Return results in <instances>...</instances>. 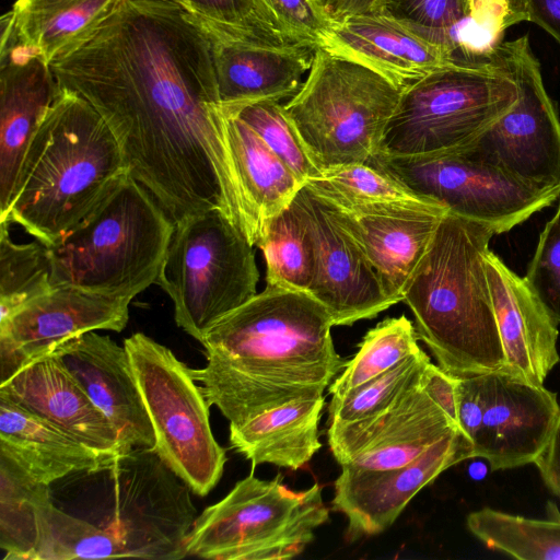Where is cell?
Masks as SVG:
<instances>
[{
    "label": "cell",
    "mask_w": 560,
    "mask_h": 560,
    "mask_svg": "<svg viewBox=\"0 0 560 560\" xmlns=\"http://www.w3.org/2000/svg\"><path fill=\"white\" fill-rule=\"evenodd\" d=\"M483 409L472 458L492 471L533 464L545 451L560 405L557 393L504 370L478 375Z\"/></svg>",
    "instance_id": "16"
},
{
    "label": "cell",
    "mask_w": 560,
    "mask_h": 560,
    "mask_svg": "<svg viewBox=\"0 0 560 560\" xmlns=\"http://www.w3.org/2000/svg\"><path fill=\"white\" fill-rule=\"evenodd\" d=\"M0 395L50 422L107 460L126 454L114 424L55 352L30 362L1 383Z\"/></svg>",
    "instance_id": "21"
},
{
    "label": "cell",
    "mask_w": 560,
    "mask_h": 560,
    "mask_svg": "<svg viewBox=\"0 0 560 560\" xmlns=\"http://www.w3.org/2000/svg\"><path fill=\"white\" fill-rule=\"evenodd\" d=\"M512 25L529 21L560 45V0H505Z\"/></svg>",
    "instance_id": "42"
},
{
    "label": "cell",
    "mask_w": 560,
    "mask_h": 560,
    "mask_svg": "<svg viewBox=\"0 0 560 560\" xmlns=\"http://www.w3.org/2000/svg\"><path fill=\"white\" fill-rule=\"evenodd\" d=\"M122 0H16L14 30L46 63L70 54L85 42Z\"/></svg>",
    "instance_id": "28"
},
{
    "label": "cell",
    "mask_w": 560,
    "mask_h": 560,
    "mask_svg": "<svg viewBox=\"0 0 560 560\" xmlns=\"http://www.w3.org/2000/svg\"><path fill=\"white\" fill-rule=\"evenodd\" d=\"M415 325L405 315L380 322L358 345L355 355L329 385L331 397H339L418 353Z\"/></svg>",
    "instance_id": "34"
},
{
    "label": "cell",
    "mask_w": 560,
    "mask_h": 560,
    "mask_svg": "<svg viewBox=\"0 0 560 560\" xmlns=\"http://www.w3.org/2000/svg\"><path fill=\"white\" fill-rule=\"evenodd\" d=\"M132 299L54 285L0 324V384L71 338L96 330L122 331Z\"/></svg>",
    "instance_id": "14"
},
{
    "label": "cell",
    "mask_w": 560,
    "mask_h": 560,
    "mask_svg": "<svg viewBox=\"0 0 560 560\" xmlns=\"http://www.w3.org/2000/svg\"><path fill=\"white\" fill-rule=\"evenodd\" d=\"M0 221L25 152L60 91L51 67L24 45L14 25L0 30Z\"/></svg>",
    "instance_id": "18"
},
{
    "label": "cell",
    "mask_w": 560,
    "mask_h": 560,
    "mask_svg": "<svg viewBox=\"0 0 560 560\" xmlns=\"http://www.w3.org/2000/svg\"><path fill=\"white\" fill-rule=\"evenodd\" d=\"M244 235L256 246L265 222L285 209L304 185L242 119L221 105Z\"/></svg>",
    "instance_id": "25"
},
{
    "label": "cell",
    "mask_w": 560,
    "mask_h": 560,
    "mask_svg": "<svg viewBox=\"0 0 560 560\" xmlns=\"http://www.w3.org/2000/svg\"><path fill=\"white\" fill-rule=\"evenodd\" d=\"M456 430V422L421 384L374 417L328 425L327 439L342 470L374 471L415 460Z\"/></svg>",
    "instance_id": "15"
},
{
    "label": "cell",
    "mask_w": 560,
    "mask_h": 560,
    "mask_svg": "<svg viewBox=\"0 0 560 560\" xmlns=\"http://www.w3.org/2000/svg\"><path fill=\"white\" fill-rule=\"evenodd\" d=\"M338 211L346 228L362 246L386 295L394 304L401 302L408 280L448 210L433 205L360 214Z\"/></svg>",
    "instance_id": "24"
},
{
    "label": "cell",
    "mask_w": 560,
    "mask_h": 560,
    "mask_svg": "<svg viewBox=\"0 0 560 560\" xmlns=\"http://www.w3.org/2000/svg\"><path fill=\"white\" fill-rule=\"evenodd\" d=\"M293 43L320 47L335 22L314 0H262Z\"/></svg>",
    "instance_id": "41"
},
{
    "label": "cell",
    "mask_w": 560,
    "mask_h": 560,
    "mask_svg": "<svg viewBox=\"0 0 560 560\" xmlns=\"http://www.w3.org/2000/svg\"><path fill=\"white\" fill-rule=\"evenodd\" d=\"M295 199L313 242L314 270L308 293L331 316L334 326L376 317L394 305L362 246L338 209L303 185Z\"/></svg>",
    "instance_id": "13"
},
{
    "label": "cell",
    "mask_w": 560,
    "mask_h": 560,
    "mask_svg": "<svg viewBox=\"0 0 560 560\" xmlns=\"http://www.w3.org/2000/svg\"><path fill=\"white\" fill-rule=\"evenodd\" d=\"M548 518H530L491 508L468 514L470 533L487 547L521 560L560 559V513L547 504Z\"/></svg>",
    "instance_id": "31"
},
{
    "label": "cell",
    "mask_w": 560,
    "mask_h": 560,
    "mask_svg": "<svg viewBox=\"0 0 560 560\" xmlns=\"http://www.w3.org/2000/svg\"><path fill=\"white\" fill-rule=\"evenodd\" d=\"M52 352L114 424L126 454L154 451L153 425L125 347L89 331Z\"/></svg>",
    "instance_id": "20"
},
{
    "label": "cell",
    "mask_w": 560,
    "mask_h": 560,
    "mask_svg": "<svg viewBox=\"0 0 560 560\" xmlns=\"http://www.w3.org/2000/svg\"><path fill=\"white\" fill-rule=\"evenodd\" d=\"M199 20L211 43L221 105L261 100L280 102L300 90L316 47L244 39Z\"/></svg>",
    "instance_id": "22"
},
{
    "label": "cell",
    "mask_w": 560,
    "mask_h": 560,
    "mask_svg": "<svg viewBox=\"0 0 560 560\" xmlns=\"http://www.w3.org/2000/svg\"><path fill=\"white\" fill-rule=\"evenodd\" d=\"M185 1L188 12L232 36L268 44H295L262 0Z\"/></svg>",
    "instance_id": "38"
},
{
    "label": "cell",
    "mask_w": 560,
    "mask_h": 560,
    "mask_svg": "<svg viewBox=\"0 0 560 560\" xmlns=\"http://www.w3.org/2000/svg\"><path fill=\"white\" fill-rule=\"evenodd\" d=\"M124 347L153 425L154 452L192 492L207 495L223 475L226 453L213 436L210 404L191 369L143 332L126 338Z\"/></svg>",
    "instance_id": "10"
},
{
    "label": "cell",
    "mask_w": 560,
    "mask_h": 560,
    "mask_svg": "<svg viewBox=\"0 0 560 560\" xmlns=\"http://www.w3.org/2000/svg\"><path fill=\"white\" fill-rule=\"evenodd\" d=\"M222 106L247 124L303 184L320 173L280 102L261 100Z\"/></svg>",
    "instance_id": "37"
},
{
    "label": "cell",
    "mask_w": 560,
    "mask_h": 560,
    "mask_svg": "<svg viewBox=\"0 0 560 560\" xmlns=\"http://www.w3.org/2000/svg\"><path fill=\"white\" fill-rule=\"evenodd\" d=\"M174 230L158 200L127 173L47 246L52 287L135 298L155 284Z\"/></svg>",
    "instance_id": "5"
},
{
    "label": "cell",
    "mask_w": 560,
    "mask_h": 560,
    "mask_svg": "<svg viewBox=\"0 0 560 560\" xmlns=\"http://www.w3.org/2000/svg\"><path fill=\"white\" fill-rule=\"evenodd\" d=\"M0 454L35 480L51 485L109 465L79 440L0 395Z\"/></svg>",
    "instance_id": "26"
},
{
    "label": "cell",
    "mask_w": 560,
    "mask_h": 560,
    "mask_svg": "<svg viewBox=\"0 0 560 560\" xmlns=\"http://www.w3.org/2000/svg\"><path fill=\"white\" fill-rule=\"evenodd\" d=\"M324 405V395L301 397L230 424L231 447L250 460L253 469L271 464L298 470L322 447L318 424Z\"/></svg>",
    "instance_id": "27"
},
{
    "label": "cell",
    "mask_w": 560,
    "mask_h": 560,
    "mask_svg": "<svg viewBox=\"0 0 560 560\" xmlns=\"http://www.w3.org/2000/svg\"><path fill=\"white\" fill-rule=\"evenodd\" d=\"M493 235L488 225L447 211L404 290L418 339L452 377L505 365L486 272Z\"/></svg>",
    "instance_id": "3"
},
{
    "label": "cell",
    "mask_w": 560,
    "mask_h": 560,
    "mask_svg": "<svg viewBox=\"0 0 560 560\" xmlns=\"http://www.w3.org/2000/svg\"><path fill=\"white\" fill-rule=\"evenodd\" d=\"M159 1L170 2L173 4L179 5L186 10V1L185 0H159Z\"/></svg>",
    "instance_id": "45"
},
{
    "label": "cell",
    "mask_w": 560,
    "mask_h": 560,
    "mask_svg": "<svg viewBox=\"0 0 560 560\" xmlns=\"http://www.w3.org/2000/svg\"><path fill=\"white\" fill-rule=\"evenodd\" d=\"M253 247L220 210L175 224L155 284L171 298L177 326L199 342L257 293Z\"/></svg>",
    "instance_id": "9"
},
{
    "label": "cell",
    "mask_w": 560,
    "mask_h": 560,
    "mask_svg": "<svg viewBox=\"0 0 560 560\" xmlns=\"http://www.w3.org/2000/svg\"><path fill=\"white\" fill-rule=\"evenodd\" d=\"M402 90L373 69L316 47L284 110L319 170L366 163L380 148Z\"/></svg>",
    "instance_id": "6"
},
{
    "label": "cell",
    "mask_w": 560,
    "mask_h": 560,
    "mask_svg": "<svg viewBox=\"0 0 560 560\" xmlns=\"http://www.w3.org/2000/svg\"><path fill=\"white\" fill-rule=\"evenodd\" d=\"M332 326L308 292L267 284L206 334L207 364L191 369L192 376L210 406L238 425L324 394L347 363L334 347Z\"/></svg>",
    "instance_id": "2"
},
{
    "label": "cell",
    "mask_w": 560,
    "mask_h": 560,
    "mask_svg": "<svg viewBox=\"0 0 560 560\" xmlns=\"http://www.w3.org/2000/svg\"><path fill=\"white\" fill-rule=\"evenodd\" d=\"M380 11L434 34L453 49L450 34L468 14L469 3L468 0H385Z\"/></svg>",
    "instance_id": "40"
},
{
    "label": "cell",
    "mask_w": 560,
    "mask_h": 560,
    "mask_svg": "<svg viewBox=\"0 0 560 560\" xmlns=\"http://www.w3.org/2000/svg\"><path fill=\"white\" fill-rule=\"evenodd\" d=\"M322 486L294 491L282 482L240 480L198 516L185 540L186 556L213 560H283L301 555L329 520Z\"/></svg>",
    "instance_id": "8"
},
{
    "label": "cell",
    "mask_w": 560,
    "mask_h": 560,
    "mask_svg": "<svg viewBox=\"0 0 560 560\" xmlns=\"http://www.w3.org/2000/svg\"><path fill=\"white\" fill-rule=\"evenodd\" d=\"M524 279L547 312L560 324V202L539 235Z\"/></svg>",
    "instance_id": "39"
},
{
    "label": "cell",
    "mask_w": 560,
    "mask_h": 560,
    "mask_svg": "<svg viewBox=\"0 0 560 560\" xmlns=\"http://www.w3.org/2000/svg\"><path fill=\"white\" fill-rule=\"evenodd\" d=\"M534 464L546 487L560 500V409L549 442Z\"/></svg>",
    "instance_id": "43"
},
{
    "label": "cell",
    "mask_w": 560,
    "mask_h": 560,
    "mask_svg": "<svg viewBox=\"0 0 560 560\" xmlns=\"http://www.w3.org/2000/svg\"><path fill=\"white\" fill-rule=\"evenodd\" d=\"M50 486L0 454V548L4 560H33L37 505Z\"/></svg>",
    "instance_id": "33"
},
{
    "label": "cell",
    "mask_w": 560,
    "mask_h": 560,
    "mask_svg": "<svg viewBox=\"0 0 560 560\" xmlns=\"http://www.w3.org/2000/svg\"><path fill=\"white\" fill-rule=\"evenodd\" d=\"M487 61L513 79L517 101L462 151L524 182L560 187V119L528 36L502 42Z\"/></svg>",
    "instance_id": "12"
},
{
    "label": "cell",
    "mask_w": 560,
    "mask_h": 560,
    "mask_svg": "<svg viewBox=\"0 0 560 560\" xmlns=\"http://www.w3.org/2000/svg\"><path fill=\"white\" fill-rule=\"evenodd\" d=\"M517 96L513 79L495 65L454 60L402 91L377 152L416 155L465 149Z\"/></svg>",
    "instance_id": "7"
},
{
    "label": "cell",
    "mask_w": 560,
    "mask_h": 560,
    "mask_svg": "<svg viewBox=\"0 0 560 560\" xmlns=\"http://www.w3.org/2000/svg\"><path fill=\"white\" fill-rule=\"evenodd\" d=\"M430 357L421 349L354 389L331 397L328 425L349 424L386 410L407 392L422 384Z\"/></svg>",
    "instance_id": "36"
},
{
    "label": "cell",
    "mask_w": 560,
    "mask_h": 560,
    "mask_svg": "<svg viewBox=\"0 0 560 560\" xmlns=\"http://www.w3.org/2000/svg\"><path fill=\"white\" fill-rule=\"evenodd\" d=\"M486 272L505 355L502 370L534 385H544L560 362L558 322L526 280L490 249L486 255Z\"/></svg>",
    "instance_id": "23"
},
{
    "label": "cell",
    "mask_w": 560,
    "mask_h": 560,
    "mask_svg": "<svg viewBox=\"0 0 560 560\" xmlns=\"http://www.w3.org/2000/svg\"><path fill=\"white\" fill-rule=\"evenodd\" d=\"M304 185L317 196L350 214L387 208L440 205L415 194L366 163L324 168Z\"/></svg>",
    "instance_id": "29"
},
{
    "label": "cell",
    "mask_w": 560,
    "mask_h": 560,
    "mask_svg": "<svg viewBox=\"0 0 560 560\" xmlns=\"http://www.w3.org/2000/svg\"><path fill=\"white\" fill-rule=\"evenodd\" d=\"M266 261L267 284L308 292L313 279V242L298 200L269 218L256 244Z\"/></svg>",
    "instance_id": "32"
},
{
    "label": "cell",
    "mask_w": 560,
    "mask_h": 560,
    "mask_svg": "<svg viewBox=\"0 0 560 560\" xmlns=\"http://www.w3.org/2000/svg\"><path fill=\"white\" fill-rule=\"evenodd\" d=\"M334 21L349 15L377 12L385 0H314Z\"/></svg>",
    "instance_id": "44"
},
{
    "label": "cell",
    "mask_w": 560,
    "mask_h": 560,
    "mask_svg": "<svg viewBox=\"0 0 560 560\" xmlns=\"http://www.w3.org/2000/svg\"><path fill=\"white\" fill-rule=\"evenodd\" d=\"M132 558L109 529L74 516L54 504L51 490L37 505V540L33 560Z\"/></svg>",
    "instance_id": "30"
},
{
    "label": "cell",
    "mask_w": 560,
    "mask_h": 560,
    "mask_svg": "<svg viewBox=\"0 0 560 560\" xmlns=\"http://www.w3.org/2000/svg\"><path fill=\"white\" fill-rule=\"evenodd\" d=\"M320 48L373 69L402 91L454 61L441 38L384 11L336 21Z\"/></svg>",
    "instance_id": "19"
},
{
    "label": "cell",
    "mask_w": 560,
    "mask_h": 560,
    "mask_svg": "<svg viewBox=\"0 0 560 560\" xmlns=\"http://www.w3.org/2000/svg\"><path fill=\"white\" fill-rule=\"evenodd\" d=\"M469 458L471 443L456 430L404 466L374 471L341 469L335 481L331 508L348 520L347 539L353 541L383 533L422 488Z\"/></svg>",
    "instance_id": "17"
},
{
    "label": "cell",
    "mask_w": 560,
    "mask_h": 560,
    "mask_svg": "<svg viewBox=\"0 0 560 560\" xmlns=\"http://www.w3.org/2000/svg\"><path fill=\"white\" fill-rule=\"evenodd\" d=\"M127 173L122 151L103 117L82 96L60 86L25 152L0 222L18 224L49 246Z\"/></svg>",
    "instance_id": "4"
},
{
    "label": "cell",
    "mask_w": 560,
    "mask_h": 560,
    "mask_svg": "<svg viewBox=\"0 0 560 560\" xmlns=\"http://www.w3.org/2000/svg\"><path fill=\"white\" fill-rule=\"evenodd\" d=\"M114 133L129 174L175 224L220 210L242 231L211 43L200 20L159 0H122L51 63Z\"/></svg>",
    "instance_id": "1"
},
{
    "label": "cell",
    "mask_w": 560,
    "mask_h": 560,
    "mask_svg": "<svg viewBox=\"0 0 560 560\" xmlns=\"http://www.w3.org/2000/svg\"><path fill=\"white\" fill-rule=\"evenodd\" d=\"M366 164L450 212L509 232L560 197V187L524 182L462 150L416 155L375 153Z\"/></svg>",
    "instance_id": "11"
},
{
    "label": "cell",
    "mask_w": 560,
    "mask_h": 560,
    "mask_svg": "<svg viewBox=\"0 0 560 560\" xmlns=\"http://www.w3.org/2000/svg\"><path fill=\"white\" fill-rule=\"evenodd\" d=\"M9 225L0 222V324L52 289L48 247L37 240L14 243Z\"/></svg>",
    "instance_id": "35"
}]
</instances>
